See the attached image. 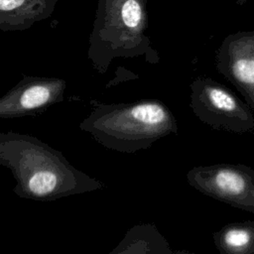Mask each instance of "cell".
I'll use <instances>...</instances> for the list:
<instances>
[{"label":"cell","mask_w":254,"mask_h":254,"mask_svg":"<svg viewBox=\"0 0 254 254\" xmlns=\"http://www.w3.org/2000/svg\"><path fill=\"white\" fill-rule=\"evenodd\" d=\"M65 79L24 75L0 98V118L15 119L44 113L64 100Z\"/></svg>","instance_id":"cell-6"},{"label":"cell","mask_w":254,"mask_h":254,"mask_svg":"<svg viewBox=\"0 0 254 254\" xmlns=\"http://www.w3.org/2000/svg\"><path fill=\"white\" fill-rule=\"evenodd\" d=\"M247 1H248V0H236V4H238V5H243V4H245Z\"/></svg>","instance_id":"cell-11"},{"label":"cell","mask_w":254,"mask_h":254,"mask_svg":"<svg viewBox=\"0 0 254 254\" xmlns=\"http://www.w3.org/2000/svg\"><path fill=\"white\" fill-rule=\"evenodd\" d=\"M190 186L233 207L254 213V170L240 164L196 166L187 174Z\"/></svg>","instance_id":"cell-5"},{"label":"cell","mask_w":254,"mask_h":254,"mask_svg":"<svg viewBox=\"0 0 254 254\" xmlns=\"http://www.w3.org/2000/svg\"><path fill=\"white\" fill-rule=\"evenodd\" d=\"M0 164L11 171L16 181L13 192L21 198L53 201L105 188L73 167L61 151L30 134L2 132Z\"/></svg>","instance_id":"cell-1"},{"label":"cell","mask_w":254,"mask_h":254,"mask_svg":"<svg viewBox=\"0 0 254 254\" xmlns=\"http://www.w3.org/2000/svg\"><path fill=\"white\" fill-rule=\"evenodd\" d=\"M190 87V106L204 124L238 134L254 130L252 108L225 85L210 77L198 76Z\"/></svg>","instance_id":"cell-4"},{"label":"cell","mask_w":254,"mask_h":254,"mask_svg":"<svg viewBox=\"0 0 254 254\" xmlns=\"http://www.w3.org/2000/svg\"><path fill=\"white\" fill-rule=\"evenodd\" d=\"M173 254L167 239L154 223H139L130 228L110 254Z\"/></svg>","instance_id":"cell-9"},{"label":"cell","mask_w":254,"mask_h":254,"mask_svg":"<svg viewBox=\"0 0 254 254\" xmlns=\"http://www.w3.org/2000/svg\"><path fill=\"white\" fill-rule=\"evenodd\" d=\"M147 29V0H98L87 50L93 68L105 73L116 58L144 57L158 64L160 56Z\"/></svg>","instance_id":"cell-3"},{"label":"cell","mask_w":254,"mask_h":254,"mask_svg":"<svg viewBox=\"0 0 254 254\" xmlns=\"http://www.w3.org/2000/svg\"><path fill=\"white\" fill-rule=\"evenodd\" d=\"M79 129L109 150L132 154L177 134L178 123L163 101L141 99L130 103H97Z\"/></svg>","instance_id":"cell-2"},{"label":"cell","mask_w":254,"mask_h":254,"mask_svg":"<svg viewBox=\"0 0 254 254\" xmlns=\"http://www.w3.org/2000/svg\"><path fill=\"white\" fill-rule=\"evenodd\" d=\"M215 65L254 111V30L226 36L216 52Z\"/></svg>","instance_id":"cell-7"},{"label":"cell","mask_w":254,"mask_h":254,"mask_svg":"<svg viewBox=\"0 0 254 254\" xmlns=\"http://www.w3.org/2000/svg\"><path fill=\"white\" fill-rule=\"evenodd\" d=\"M221 254H254V220L232 222L213 233Z\"/></svg>","instance_id":"cell-10"},{"label":"cell","mask_w":254,"mask_h":254,"mask_svg":"<svg viewBox=\"0 0 254 254\" xmlns=\"http://www.w3.org/2000/svg\"><path fill=\"white\" fill-rule=\"evenodd\" d=\"M60 0H0V30L16 32L30 29L54 13Z\"/></svg>","instance_id":"cell-8"}]
</instances>
